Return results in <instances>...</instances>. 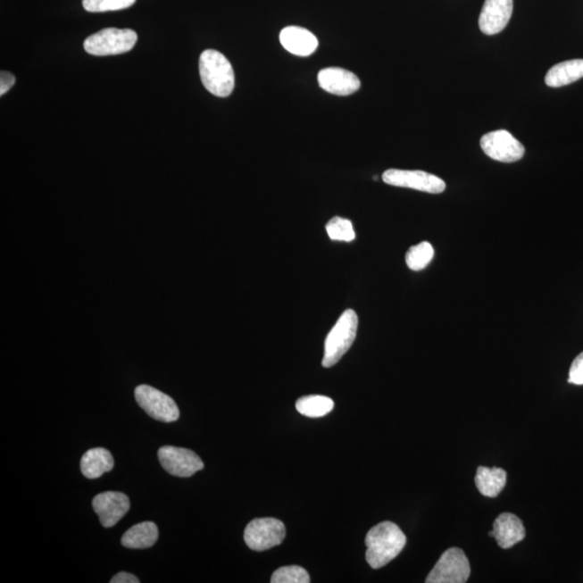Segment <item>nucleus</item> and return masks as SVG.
<instances>
[{
  "mask_svg": "<svg viewBox=\"0 0 583 583\" xmlns=\"http://www.w3.org/2000/svg\"><path fill=\"white\" fill-rule=\"evenodd\" d=\"M366 561L371 569L379 570L390 563L401 554L406 537L398 525L383 522L374 526L365 538Z\"/></svg>",
  "mask_w": 583,
  "mask_h": 583,
  "instance_id": "obj_1",
  "label": "nucleus"
},
{
  "mask_svg": "<svg viewBox=\"0 0 583 583\" xmlns=\"http://www.w3.org/2000/svg\"><path fill=\"white\" fill-rule=\"evenodd\" d=\"M201 81L206 90L219 97L229 96L235 87V73L230 62L216 50H205L199 60Z\"/></svg>",
  "mask_w": 583,
  "mask_h": 583,
  "instance_id": "obj_2",
  "label": "nucleus"
},
{
  "mask_svg": "<svg viewBox=\"0 0 583 583\" xmlns=\"http://www.w3.org/2000/svg\"><path fill=\"white\" fill-rule=\"evenodd\" d=\"M359 319L353 309L339 317L324 343L323 368H332L344 357L357 337Z\"/></svg>",
  "mask_w": 583,
  "mask_h": 583,
  "instance_id": "obj_3",
  "label": "nucleus"
},
{
  "mask_svg": "<svg viewBox=\"0 0 583 583\" xmlns=\"http://www.w3.org/2000/svg\"><path fill=\"white\" fill-rule=\"evenodd\" d=\"M137 41L132 29H104L85 40V50L96 56L117 55L129 53Z\"/></svg>",
  "mask_w": 583,
  "mask_h": 583,
  "instance_id": "obj_4",
  "label": "nucleus"
},
{
  "mask_svg": "<svg viewBox=\"0 0 583 583\" xmlns=\"http://www.w3.org/2000/svg\"><path fill=\"white\" fill-rule=\"evenodd\" d=\"M286 526L277 519H255L247 524L245 541L253 551L262 552L282 544L286 538Z\"/></svg>",
  "mask_w": 583,
  "mask_h": 583,
  "instance_id": "obj_5",
  "label": "nucleus"
},
{
  "mask_svg": "<svg viewBox=\"0 0 583 583\" xmlns=\"http://www.w3.org/2000/svg\"><path fill=\"white\" fill-rule=\"evenodd\" d=\"M471 569L468 557L463 551L451 548L445 552L430 574L427 583H463L471 576Z\"/></svg>",
  "mask_w": 583,
  "mask_h": 583,
  "instance_id": "obj_6",
  "label": "nucleus"
},
{
  "mask_svg": "<svg viewBox=\"0 0 583 583\" xmlns=\"http://www.w3.org/2000/svg\"><path fill=\"white\" fill-rule=\"evenodd\" d=\"M134 395L139 407L154 420L168 424L179 420V406L171 396L148 385L137 387Z\"/></svg>",
  "mask_w": 583,
  "mask_h": 583,
  "instance_id": "obj_7",
  "label": "nucleus"
},
{
  "mask_svg": "<svg viewBox=\"0 0 583 583\" xmlns=\"http://www.w3.org/2000/svg\"><path fill=\"white\" fill-rule=\"evenodd\" d=\"M383 180L396 187L411 188L429 194H441L446 188L445 180L436 175L411 170H387L383 174Z\"/></svg>",
  "mask_w": 583,
  "mask_h": 583,
  "instance_id": "obj_8",
  "label": "nucleus"
},
{
  "mask_svg": "<svg viewBox=\"0 0 583 583\" xmlns=\"http://www.w3.org/2000/svg\"><path fill=\"white\" fill-rule=\"evenodd\" d=\"M158 458L164 471L173 477L189 478L204 468L197 454L187 448L163 446L159 448Z\"/></svg>",
  "mask_w": 583,
  "mask_h": 583,
  "instance_id": "obj_9",
  "label": "nucleus"
},
{
  "mask_svg": "<svg viewBox=\"0 0 583 583\" xmlns=\"http://www.w3.org/2000/svg\"><path fill=\"white\" fill-rule=\"evenodd\" d=\"M481 148L489 158L505 163L519 162L525 154L522 144L505 130L485 134L481 138Z\"/></svg>",
  "mask_w": 583,
  "mask_h": 583,
  "instance_id": "obj_10",
  "label": "nucleus"
},
{
  "mask_svg": "<svg viewBox=\"0 0 583 583\" xmlns=\"http://www.w3.org/2000/svg\"><path fill=\"white\" fill-rule=\"evenodd\" d=\"M93 509L99 515L100 522L104 528L115 526L125 517L130 509V500L127 495L120 492H105L93 499Z\"/></svg>",
  "mask_w": 583,
  "mask_h": 583,
  "instance_id": "obj_11",
  "label": "nucleus"
},
{
  "mask_svg": "<svg viewBox=\"0 0 583 583\" xmlns=\"http://www.w3.org/2000/svg\"><path fill=\"white\" fill-rule=\"evenodd\" d=\"M513 12V0H485L479 27L485 35H496L507 27Z\"/></svg>",
  "mask_w": 583,
  "mask_h": 583,
  "instance_id": "obj_12",
  "label": "nucleus"
},
{
  "mask_svg": "<svg viewBox=\"0 0 583 583\" xmlns=\"http://www.w3.org/2000/svg\"><path fill=\"white\" fill-rule=\"evenodd\" d=\"M318 82L320 87L331 95L346 96L354 95L361 87L357 76L347 70L339 67H329L319 71Z\"/></svg>",
  "mask_w": 583,
  "mask_h": 583,
  "instance_id": "obj_13",
  "label": "nucleus"
},
{
  "mask_svg": "<svg viewBox=\"0 0 583 583\" xmlns=\"http://www.w3.org/2000/svg\"><path fill=\"white\" fill-rule=\"evenodd\" d=\"M525 528L517 515L503 513L495 521L494 529L489 536L497 540L500 548L509 549L525 538Z\"/></svg>",
  "mask_w": 583,
  "mask_h": 583,
  "instance_id": "obj_14",
  "label": "nucleus"
},
{
  "mask_svg": "<svg viewBox=\"0 0 583 583\" xmlns=\"http://www.w3.org/2000/svg\"><path fill=\"white\" fill-rule=\"evenodd\" d=\"M280 43L288 53L297 56H309L317 50L319 41L308 29L287 27L280 33Z\"/></svg>",
  "mask_w": 583,
  "mask_h": 583,
  "instance_id": "obj_15",
  "label": "nucleus"
},
{
  "mask_svg": "<svg viewBox=\"0 0 583 583\" xmlns=\"http://www.w3.org/2000/svg\"><path fill=\"white\" fill-rule=\"evenodd\" d=\"M113 468V458L110 451L103 447L92 448L84 454L80 471L87 479H97Z\"/></svg>",
  "mask_w": 583,
  "mask_h": 583,
  "instance_id": "obj_16",
  "label": "nucleus"
},
{
  "mask_svg": "<svg viewBox=\"0 0 583 583\" xmlns=\"http://www.w3.org/2000/svg\"><path fill=\"white\" fill-rule=\"evenodd\" d=\"M583 77V60H571L556 64L546 75V86L560 87L572 84Z\"/></svg>",
  "mask_w": 583,
  "mask_h": 583,
  "instance_id": "obj_17",
  "label": "nucleus"
},
{
  "mask_svg": "<svg viewBox=\"0 0 583 583\" xmlns=\"http://www.w3.org/2000/svg\"><path fill=\"white\" fill-rule=\"evenodd\" d=\"M159 531L154 522H143L132 526L122 536L121 545L129 549H148L157 543Z\"/></svg>",
  "mask_w": 583,
  "mask_h": 583,
  "instance_id": "obj_18",
  "label": "nucleus"
},
{
  "mask_svg": "<svg viewBox=\"0 0 583 583\" xmlns=\"http://www.w3.org/2000/svg\"><path fill=\"white\" fill-rule=\"evenodd\" d=\"M507 483V472L502 468L479 467L476 484L479 492L485 497H497Z\"/></svg>",
  "mask_w": 583,
  "mask_h": 583,
  "instance_id": "obj_19",
  "label": "nucleus"
},
{
  "mask_svg": "<svg viewBox=\"0 0 583 583\" xmlns=\"http://www.w3.org/2000/svg\"><path fill=\"white\" fill-rule=\"evenodd\" d=\"M333 409L334 401L325 396H306L296 402L299 414L312 418L328 415Z\"/></svg>",
  "mask_w": 583,
  "mask_h": 583,
  "instance_id": "obj_20",
  "label": "nucleus"
},
{
  "mask_svg": "<svg viewBox=\"0 0 583 583\" xmlns=\"http://www.w3.org/2000/svg\"><path fill=\"white\" fill-rule=\"evenodd\" d=\"M435 256V250L429 242H421V244L412 246L406 253L405 261L410 270L420 271L430 264Z\"/></svg>",
  "mask_w": 583,
  "mask_h": 583,
  "instance_id": "obj_21",
  "label": "nucleus"
},
{
  "mask_svg": "<svg viewBox=\"0 0 583 583\" xmlns=\"http://www.w3.org/2000/svg\"><path fill=\"white\" fill-rule=\"evenodd\" d=\"M325 229L329 238L335 241L352 242L355 238L354 226L349 220L334 218L329 221Z\"/></svg>",
  "mask_w": 583,
  "mask_h": 583,
  "instance_id": "obj_22",
  "label": "nucleus"
},
{
  "mask_svg": "<svg viewBox=\"0 0 583 583\" xmlns=\"http://www.w3.org/2000/svg\"><path fill=\"white\" fill-rule=\"evenodd\" d=\"M272 583H309L311 577L301 566L280 567L271 576Z\"/></svg>",
  "mask_w": 583,
  "mask_h": 583,
  "instance_id": "obj_23",
  "label": "nucleus"
},
{
  "mask_svg": "<svg viewBox=\"0 0 583 583\" xmlns=\"http://www.w3.org/2000/svg\"><path fill=\"white\" fill-rule=\"evenodd\" d=\"M137 0H82V6L87 12H118L130 8Z\"/></svg>",
  "mask_w": 583,
  "mask_h": 583,
  "instance_id": "obj_24",
  "label": "nucleus"
},
{
  "mask_svg": "<svg viewBox=\"0 0 583 583\" xmlns=\"http://www.w3.org/2000/svg\"><path fill=\"white\" fill-rule=\"evenodd\" d=\"M569 381L571 384L583 385V353L578 355L574 362H572Z\"/></svg>",
  "mask_w": 583,
  "mask_h": 583,
  "instance_id": "obj_25",
  "label": "nucleus"
},
{
  "mask_svg": "<svg viewBox=\"0 0 583 583\" xmlns=\"http://www.w3.org/2000/svg\"><path fill=\"white\" fill-rule=\"evenodd\" d=\"M15 82L14 76L9 71H2L0 75V96L6 95L12 89Z\"/></svg>",
  "mask_w": 583,
  "mask_h": 583,
  "instance_id": "obj_26",
  "label": "nucleus"
},
{
  "mask_svg": "<svg viewBox=\"0 0 583 583\" xmlns=\"http://www.w3.org/2000/svg\"><path fill=\"white\" fill-rule=\"evenodd\" d=\"M139 580L134 575L129 574V572L122 571L120 574L112 577L111 583H138Z\"/></svg>",
  "mask_w": 583,
  "mask_h": 583,
  "instance_id": "obj_27",
  "label": "nucleus"
}]
</instances>
